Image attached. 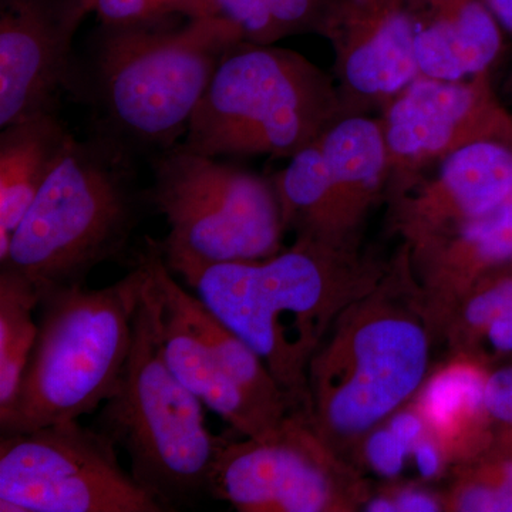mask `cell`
<instances>
[{"mask_svg":"<svg viewBox=\"0 0 512 512\" xmlns=\"http://www.w3.org/2000/svg\"><path fill=\"white\" fill-rule=\"evenodd\" d=\"M359 247L295 239L261 261L187 269L180 278L261 357L296 410L308 412V370L340 313L386 274Z\"/></svg>","mask_w":512,"mask_h":512,"instance_id":"obj_1","label":"cell"},{"mask_svg":"<svg viewBox=\"0 0 512 512\" xmlns=\"http://www.w3.org/2000/svg\"><path fill=\"white\" fill-rule=\"evenodd\" d=\"M437 336L403 247L379 284L333 323L308 370V416L338 456L350 454L420 389Z\"/></svg>","mask_w":512,"mask_h":512,"instance_id":"obj_2","label":"cell"},{"mask_svg":"<svg viewBox=\"0 0 512 512\" xmlns=\"http://www.w3.org/2000/svg\"><path fill=\"white\" fill-rule=\"evenodd\" d=\"M146 266L127 360L96 429L123 448L136 483L173 512L211 497L224 436L208 430L204 403L165 360L161 299Z\"/></svg>","mask_w":512,"mask_h":512,"instance_id":"obj_3","label":"cell"},{"mask_svg":"<svg viewBox=\"0 0 512 512\" xmlns=\"http://www.w3.org/2000/svg\"><path fill=\"white\" fill-rule=\"evenodd\" d=\"M147 266L101 289L63 286L40 293L39 333L15 403L0 433L79 420L106 403L123 372Z\"/></svg>","mask_w":512,"mask_h":512,"instance_id":"obj_4","label":"cell"},{"mask_svg":"<svg viewBox=\"0 0 512 512\" xmlns=\"http://www.w3.org/2000/svg\"><path fill=\"white\" fill-rule=\"evenodd\" d=\"M349 114L339 86L311 60L241 42L215 70L183 147L215 158H291Z\"/></svg>","mask_w":512,"mask_h":512,"instance_id":"obj_5","label":"cell"},{"mask_svg":"<svg viewBox=\"0 0 512 512\" xmlns=\"http://www.w3.org/2000/svg\"><path fill=\"white\" fill-rule=\"evenodd\" d=\"M138 220L133 173L120 141L73 140L13 232L0 266L37 292L86 285L121 254Z\"/></svg>","mask_w":512,"mask_h":512,"instance_id":"obj_6","label":"cell"},{"mask_svg":"<svg viewBox=\"0 0 512 512\" xmlns=\"http://www.w3.org/2000/svg\"><path fill=\"white\" fill-rule=\"evenodd\" d=\"M241 42V29L222 15L178 29L104 28L94 50L97 96L128 140L170 147L187 133L215 70Z\"/></svg>","mask_w":512,"mask_h":512,"instance_id":"obj_7","label":"cell"},{"mask_svg":"<svg viewBox=\"0 0 512 512\" xmlns=\"http://www.w3.org/2000/svg\"><path fill=\"white\" fill-rule=\"evenodd\" d=\"M150 201L167 221L160 242L174 275L281 252L285 227L272 180L183 146L154 165Z\"/></svg>","mask_w":512,"mask_h":512,"instance_id":"obj_8","label":"cell"},{"mask_svg":"<svg viewBox=\"0 0 512 512\" xmlns=\"http://www.w3.org/2000/svg\"><path fill=\"white\" fill-rule=\"evenodd\" d=\"M79 420L0 436L2 512H167Z\"/></svg>","mask_w":512,"mask_h":512,"instance_id":"obj_9","label":"cell"},{"mask_svg":"<svg viewBox=\"0 0 512 512\" xmlns=\"http://www.w3.org/2000/svg\"><path fill=\"white\" fill-rule=\"evenodd\" d=\"M222 441L211 497L239 512H349L366 504L352 463L326 446L305 413L261 439Z\"/></svg>","mask_w":512,"mask_h":512,"instance_id":"obj_10","label":"cell"},{"mask_svg":"<svg viewBox=\"0 0 512 512\" xmlns=\"http://www.w3.org/2000/svg\"><path fill=\"white\" fill-rule=\"evenodd\" d=\"M389 187L412 180L461 148L484 141L512 147V114L493 89L490 72L464 80L419 76L384 104Z\"/></svg>","mask_w":512,"mask_h":512,"instance_id":"obj_11","label":"cell"},{"mask_svg":"<svg viewBox=\"0 0 512 512\" xmlns=\"http://www.w3.org/2000/svg\"><path fill=\"white\" fill-rule=\"evenodd\" d=\"M86 16L79 0H2L0 127L53 111L73 83V40Z\"/></svg>","mask_w":512,"mask_h":512,"instance_id":"obj_12","label":"cell"},{"mask_svg":"<svg viewBox=\"0 0 512 512\" xmlns=\"http://www.w3.org/2000/svg\"><path fill=\"white\" fill-rule=\"evenodd\" d=\"M313 30L332 46L348 109L384 106L419 76L407 0H325Z\"/></svg>","mask_w":512,"mask_h":512,"instance_id":"obj_13","label":"cell"},{"mask_svg":"<svg viewBox=\"0 0 512 512\" xmlns=\"http://www.w3.org/2000/svg\"><path fill=\"white\" fill-rule=\"evenodd\" d=\"M511 191L512 147L471 144L440 161L427 180L390 187V220L412 248L493 210Z\"/></svg>","mask_w":512,"mask_h":512,"instance_id":"obj_14","label":"cell"},{"mask_svg":"<svg viewBox=\"0 0 512 512\" xmlns=\"http://www.w3.org/2000/svg\"><path fill=\"white\" fill-rule=\"evenodd\" d=\"M436 332L460 299L488 272L512 261V191L493 210L406 247Z\"/></svg>","mask_w":512,"mask_h":512,"instance_id":"obj_15","label":"cell"},{"mask_svg":"<svg viewBox=\"0 0 512 512\" xmlns=\"http://www.w3.org/2000/svg\"><path fill=\"white\" fill-rule=\"evenodd\" d=\"M328 175L323 242L359 247L360 229L390 184L382 121L349 114L319 137Z\"/></svg>","mask_w":512,"mask_h":512,"instance_id":"obj_16","label":"cell"},{"mask_svg":"<svg viewBox=\"0 0 512 512\" xmlns=\"http://www.w3.org/2000/svg\"><path fill=\"white\" fill-rule=\"evenodd\" d=\"M421 76L464 80L490 72L503 28L484 0H407Z\"/></svg>","mask_w":512,"mask_h":512,"instance_id":"obj_17","label":"cell"},{"mask_svg":"<svg viewBox=\"0 0 512 512\" xmlns=\"http://www.w3.org/2000/svg\"><path fill=\"white\" fill-rule=\"evenodd\" d=\"M158 295L161 299V345L174 375L237 436L261 439L279 429L281 424L272 423L235 382L210 340L188 322L173 302L160 291Z\"/></svg>","mask_w":512,"mask_h":512,"instance_id":"obj_18","label":"cell"},{"mask_svg":"<svg viewBox=\"0 0 512 512\" xmlns=\"http://www.w3.org/2000/svg\"><path fill=\"white\" fill-rule=\"evenodd\" d=\"M74 138L53 111L2 127L0 134V262L25 217Z\"/></svg>","mask_w":512,"mask_h":512,"instance_id":"obj_19","label":"cell"},{"mask_svg":"<svg viewBox=\"0 0 512 512\" xmlns=\"http://www.w3.org/2000/svg\"><path fill=\"white\" fill-rule=\"evenodd\" d=\"M488 373L473 357L460 356L439 370L424 386L417 412L426 434L443 454L483 456L491 447V423L485 410Z\"/></svg>","mask_w":512,"mask_h":512,"instance_id":"obj_20","label":"cell"},{"mask_svg":"<svg viewBox=\"0 0 512 512\" xmlns=\"http://www.w3.org/2000/svg\"><path fill=\"white\" fill-rule=\"evenodd\" d=\"M39 301V292L28 279L0 266V416L15 403L35 348Z\"/></svg>","mask_w":512,"mask_h":512,"instance_id":"obj_21","label":"cell"},{"mask_svg":"<svg viewBox=\"0 0 512 512\" xmlns=\"http://www.w3.org/2000/svg\"><path fill=\"white\" fill-rule=\"evenodd\" d=\"M511 302L512 261L488 272L460 299L440 335L458 355L476 359L485 332Z\"/></svg>","mask_w":512,"mask_h":512,"instance_id":"obj_22","label":"cell"},{"mask_svg":"<svg viewBox=\"0 0 512 512\" xmlns=\"http://www.w3.org/2000/svg\"><path fill=\"white\" fill-rule=\"evenodd\" d=\"M446 505L448 511L512 512V457L485 453L471 460Z\"/></svg>","mask_w":512,"mask_h":512,"instance_id":"obj_23","label":"cell"},{"mask_svg":"<svg viewBox=\"0 0 512 512\" xmlns=\"http://www.w3.org/2000/svg\"><path fill=\"white\" fill-rule=\"evenodd\" d=\"M485 410L491 423L487 453L512 457V367L495 370L485 383Z\"/></svg>","mask_w":512,"mask_h":512,"instance_id":"obj_24","label":"cell"},{"mask_svg":"<svg viewBox=\"0 0 512 512\" xmlns=\"http://www.w3.org/2000/svg\"><path fill=\"white\" fill-rule=\"evenodd\" d=\"M218 5L221 15L241 29L245 42L272 45L284 37L272 16L269 0H218Z\"/></svg>","mask_w":512,"mask_h":512,"instance_id":"obj_25","label":"cell"},{"mask_svg":"<svg viewBox=\"0 0 512 512\" xmlns=\"http://www.w3.org/2000/svg\"><path fill=\"white\" fill-rule=\"evenodd\" d=\"M92 12L97 13L103 28L158 25L173 15L163 0H93Z\"/></svg>","mask_w":512,"mask_h":512,"instance_id":"obj_26","label":"cell"},{"mask_svg":"<svg viewBox=\"0 0 512 512\" xmlns=\"http://www.w3.org/2000/svg\"><path fill=\"white\" fill-rule=\"evenodd\" d=\"M409 451L394 436L392 430L375 429L365 441V456L376 473L384 477H396L402 473L404 458Z\"/></svg>","mask_w":512,"mask_h":512,"instance_id":"obj_27","label":"cell"},{"mask_svg":"<svg viewBox=\"0 0 512 512\" xmlns=\"http://www.w3.org/2000/svg\"><path fill=\"white\" fill-rule=\"evenodd\" d=\"M325 0H269L276 25L285 32L311 28Z\"/></svg>","mask_w":512,"mask_h":512,"instance_id":"obj_28","label":"cell"},{"mask_svg":"<svg viewBox=\"0 0 512 512\" xmlns=\"http://www.w3.org/2000/svg\"><path fill=\"white\" fill-rule=\"evenodd\" d=\"M389 429L402 441L409 453H412L414 446L426 436V424L416 409L394 413L390 419Z\"/></svg>","mask_w":512,"mask_h":512,"instance_id":"obj_29","label":"cell"},{"mask_svg":"<svg viewBox=\"0 0 512 512\" xmlns=\"http://www.w3.org/2000/svg\"><path fill=\"white\" fill-rule=\"evenodd\" d=\"M390 498L396 504L397 512H437L443 510V505L433 495L417 490V488H402L393 491Z\"/></svg>","mask_w":512,"mask_h":512,"instance_id":"obj_30","label":"cell"},{"mask_svg":"<svg viewBox=\"0 0 512 512\" xmlns=\"http://www.w3.org/2000/svg\"><path fill=\"white\" fill-rule=\"evenodd\" d=\"M483 342L498 355L512 353V302L485 332ZM481 342V343H483Z\"/></svg>","mask_w":512,"mask_h":512,"instance_id":"obj_31","label":"cell"},{"mask_svg":"<svg viewBox=\"0 0 512 512\" xmlns=\"http://www.w3.org/2000/svg\"><path fill=\"white\" fill-rule=\"evenodd\" d=\"M412 453L416 458L417 470L421 477L429 480L440 473L441 464H443V451L437 446L436 441L430 439L427 434L414 446Z\"/></svg>","mask_w":512,"mask_h":512,"instance_id":"obj_32","label":"cell"},{"mask_svg":"<svg viewBox=\"0 0 512 512\" xmlns=\"http://www.w3.org/2000/svg\"><path fill=\"white\" fill-rule=\"evenodd\" d=\"M163 3L173 15L187 16L188 20L221 15L218 0H163Z\"/></svg>","mask_w":512,"mask_h":512,"instance_id":"obj_33","label":"cell"},{"mask_svg":"<svg viewBox=\"0 0 512 512\" xmlns=\"http://www.w3.org/2000/svg\"><path fill=\"white\" fill-rule=\"evenodd\" d=\"M491 10L501 28L508 30L512 35V0H484Z\"/></svg>","mask_w":512,"mask_h":512,"instance_id":"obj_34","label":"cell"},{"mask_svg":"<svg viewBox=\"0 0 512 512\" xmlns=\"http://www.w3.org/2000/svg\"><path fill=\"white\" fill-rule=\"evenodd\" d=\"M365 507V510L370 512H397L396 504L390 495L372 498V500L366 501Z\"/></svg>","mask_w":512,"mask_h":512,"instance_id":"obj_35","label":"cell"},{"mask_svg":"<svg viewBox=\"0 0 512 512\" xmlns=\"http://www.w3.org/2000/svg\"><path fill=\"white\" fill-rule=\"evenodd\" d=\"M80 5H82V8L86 10L87 15H89L90 12H92V3L93 0H79Z\"/></svg>","mask_w":512,"mask_h":512,"instance_id":"obj_36","label":"cell"}]
</instances>
